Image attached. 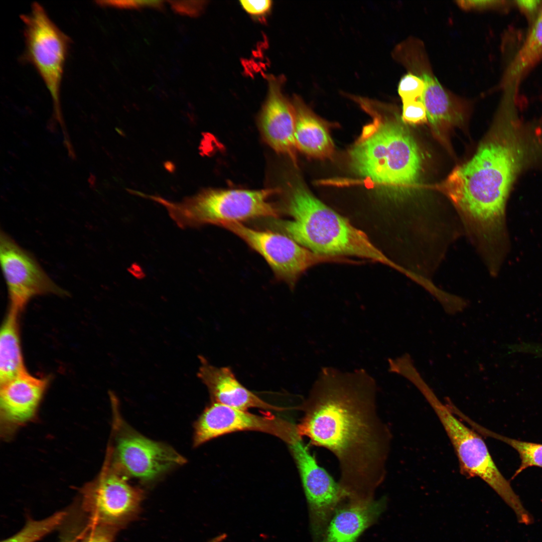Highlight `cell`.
Here are the masks:
<instances>
[{
    "label": "cell",
    "instance_id": "6da1fadb",
    "mask_svg": "<svg viewBox=\"0 0 542 542\" xmlns=\"http://www.w3.org/2000/svg\"><path fill=\"white\" fill-rule=\"evenodd\" d=\"M377 389L364 369L325 367L300 407L298 435L334 455L342 493L350 501L374 499L386 475L392 436L378 412Z\"/></svg>",
    "mask_w": 542,
    "mask_h": 542
},
{
    "label": "cell",
    "instance_id": "7a4b0ae2",
    "mask_svg": "<svg viewBox=\"0 0 542 542\" xmlns=\"http://www.w3.org/2000/svg\"><path fill=\"white\" fill-rule=\"evenodd\" d=\"M517 157L509 145L488 141L436 186L457 209L469 238L487 263L503 260L508 249L505 210Z\"/></svg>",
    "mask_w": 542,
    "mask_h": 542
},
{
    "label": "cell",
    "instance_id": "3957f363",
    "mask_svg": "<svg viewBox=\"0 0 542 542\" xmlns=\"http://www.w3.org/2000/svg\"><path fill=\"white\" fill-rule=\"evenodd\" d=\"M346 95L371 117L351 148L356 174L375 186L404 191L417 182L422 158L413 137L390 106L367 97Z\"/></svg>",
    "mask_w": 542,
    "mask_h": 542
},
{
    "label": "cell",
    "instance_id": "277c9868",
    "mask_svg": "<svg viewBox=\"0 0 542 542\" xmlns=\"http://www.w3.org/2000/svg\"><path fill=\"white\" fill-rule=\"evenodd\" d=\"M284 209L293 220H266L272 231L288 236L317 254L355 256L379 262L406 276L409 270L389 259L361 230L314 196L304 186L289 188Z\"/></svg>",
    "mask_w": 542,
    "mask_h": 542
},
{
    "label": "cell",
    "instance_id": "5b68a950",
    "mask_svg": "<svg viewBox=\"0 0 542 542\" xmlns=\"http://www.w3.org/2000/svg\"><path fill=\"white\" fill-rule=\"evenodd\" d=\"M279 190L264 189H205L197 194L174 202L158 195L144 194L162 205L180 228H197L223 222L242 223L253 219L278 218L281 209L270 201Z\"/></svg>",
    "mask_w": 542,
    "mask_h": 542
},
{
    "label": "cell",
    "instance_id": "8992f818",
    "mask_svg": "<svg viewBox=\"0 0 542 542\" xmlns=\"http://www.w3.org/2000/svg\"><path fill=\"white\" fill-rule=\"evenodd\" d=\"M437 415L454 447L463 474L485 482L512 510L515 515L525 511L510 483L500 472L483 439L457 418L430 387L421 392Z\"/></svg>",
    "mask_w": 542,
    "mask_h": 542
},
{
    "label": "cell",
    "instance_id": "52a82bcc",
    "mask_svg": "<svg viewBox=\"0 0 542 542\" xmlns=\"http://www.w3.org/2000/svg\"><path fill=\"white\" fill-rule=\"evenodd\" d=\"M20 18L25 42L21 60L31 64L42 78L52 97L55 117L62 121L61 85L71 40L38 2Z\"/></svg>",
    "mask_w": 542,
    "mask_h": 542
},
{
    "label": "cell",
    "instance_id": "ba28073f",
    "mask_svg": "<svg viewBox=\"0 0 542 542\" xmlns=\"http://www.w3.org/2000/svg\"><path fill=\"white\" fill-rule=\"evenodd\" d=\"M218 226L236 235L262 256L276 278L291 289L302 275L314 265L329 262L358 263L344 256L316 253L288 236L274 231L255 229L236 222H223Z\"/></svg>",
    "mask_w": 542,
    "mask_h": 542
},
{
    "label": "cell",
    "instance_id": "9c48e42d",
    "mask_svg": "<svg viewBox=\"0 0 542 542\" xmlns=\"http://www.w3.org/2000/svg\"><path fill=\"white\" fill-rule=\"evenodd\" d=\"M117 414L114 444L108 452L112 464L128 478L151 483L186 462L172 447L138 433Z\"/></svg>",
    "mask_w": 542,
    "mask_h": 542
},
{
    "label": "cell",
    "instance_id": "30bf717a",
    "mask_svg": "<svg viewBox=\"0 0 542 542\" xmlns=\"http://www.w3.org/2000/svg\"><path fill=\"white\" fill-rule=\"evenodd\" d=\"M128 479L112 464L108 453L97 478L83 490L82 506L92 523L120 529L137 517L144 492Z\"/></svg>",
    "mask_w": 542,
    "mask_h": 542
},
{
    "label": "cell",
    "instance_id": "8fae6325",
    "mask_svg": "<svg viewBox=\"0 0 542 542\" xmlns=\"http://www.w3.org/2000/svg\"><path fill=\"white\" fill-rule=\"evenodd\" d=\"M392 55L408 71L420 77L425 85L421 100L424 104L427 119L436 134L448 132L464 118L462 101L444 88L434 76L424 44L409 38L397 44Z\"/></svg>",
    "mask_w": 542,
    "mask_h": 542
},
{
    "label": "cell",
    "instance_id": "7c38bea8",
    "mask_svg": "<svg viewBox=\"0 0 542 542\" xmlns=\"http://www.w3.org/2000/svg\"><path fill=\"white\" fill-rule=\"evenodd\" d=\"M0 261L8 290L9 310L21 313L36 296L67 294L47 275L31 253L2 230Z\"/></svg>",
    "mask_w": 542,
    "mask_h": 542
},
{
    "label": "cell",
    "instance_id": "4fadbf2b",
    "mask_svg": "<svg viewBox=\"0 0 542 542\" xmlns=\"http://www.w3.org/2000/svg\"><path fill=\"white\" fill-rule=\"evenodd\" d=\"M308 503L313 542H320L335 509L343 500L338 482L318 463L302 438L288 444Z\"/></svg>",
    "mask_w": 542,
    "mask_h": 542
},
{
    "label": "cell",
    "instance_id": "5bb4252c",
    "mask_svg": "<svg viewBox=\"0 0 542 542\" xmlns=\"http://www.w3.org/2000/svg\"><path fill=\"white\" fill-rule=\"evenodd\" d=\"M193 446L238 431H255L277 437L289 444L298 433L296 425L274 416H259L212 402L194 425Z\"/></svg>",
    "mask_w": 542,
    "mask_h": 542
},
{
    "label": "cell",
    "instance_id": "9a60e30c",
    "mask_svg": "<svg viewBox=\"0 0 542 542\" xmlns=\"http://www.w3.org/2000/svg\"><path fill=\"white\" fill-rule=\"evenodd\" d=\"M267 94L259 116L261 133L277 153L296 161L295 111L283 93V76L268 75Z\"/></svg>",
    "mask_w": 542,
    "mask_h": 542
},
{
    "label": "cell",
    "instance_id": "2e32d148",
    "mask_svg": "<svg viewBox=\"0 0 542 542\" xmlns=\"http://www.w3.org/2000/svg\"><path fill=\"white\" fill-rule=\"evenodd\" d=\"M48 377L26 370L1 384V415L5 428H16L34 416L48 385Z\"/></svg>",
    "mask_w": 542,
    "mask_h": 542
},
{
    "label": "cell",
    "instance_id": "e0dca14e",
    "mask_svg": "<svg viewBox=\"0 0 542 542\" xmlns=\"http://www.w3.org/2000/svg\"><path fill=\"white\" fill-rule=\"evenodd\" d=\"M198 376L207 387L212 402L247 411L250 408L282 411L286 409L271 404L245 387L229 367H217L200 357Z\"/></svg>",
    "mask_w": 542,
    "mask_h": 542
},
{
    "label": "cell",
    "instance_id": "ac0fdd59",
    "mask_svg": "<svg viewBox=\"0 0 542 542\" xmlns=\"http://www.w3.org/2000/svg\"><path fill=\"white\" fill-rule=\"evenodd\" d=\"M385 498L368 502L343 501L337 507L320 542H356L378 519Z\"/></svg>",
    "mask_w": 542,
    "mask_h": 542
},
{
    "label": "cell",
    "instance_id": "d6986e66",
    "mask_svg": "<svg viewBox=\"0 0 542 542\" xmlns=\"http://www.w3.org/2000/svg\"><path fill=\"white\" fill-rule=\"evenodd\" d=\"M292 102L296 116V148L314 158L331 157L334 153V144L325 124L299 96H295Z\"/></svg>",
    "mask_w": 542,
    "mask_h": 542
},
{
    "label": "cell",
    "instance_id": "ffe728a7",
    "mask_svg": "<svg viewBox=\"0 0 542 542\" xmlns=\"http://www.w3.org/2000/svg\"><path fill=\"white\" fill-rule=\"evenodd\" d=\"M20 313L8 309L0 334V384L26 370L20 344L19 317Z\"/></svg>",
    "mask_w": 542,
    "mask_h": 542
},
{
    "label": "cell",
    "instance_id": "44dd1931",
    "mask_svg": "<svg viewBox=\"0 0 542 542\" xmlns=\"http://www.w3.org/2000/svg\"><path fill=\"white\" fill-rule=\"evenodd\" d=\"M473 427L481 434L504 442L517 452L520 459V464L513 474L512 478L528 467L536 466L542 468V444L509 438L486 429L476 423Z\"/></svg>",
    "mask_w": 542,
    "mask_h": 542
},
{
    "label": "cell",
    "instance_id": "7402d4cb",
    "mask_svg": "<svg viewBox=\"0 0 542 542\" xmlns=\"http://www.w3.org/2000/svg\"><path fill=\"white\" fill-rule=\"evenodd\" d=\"M64 511H58L48 517L28 520L17 533L1 542H36L52 532L64 521Z\"/></svg>",
    "mask_w": 542,
    "mask_h": 542
},
{
    "label": "cell",
    "instance_id": "603a6c76",
    "mask_svg": "<svg viewBox=\"0 0 542 542\" xmlns=\"http://www.w3.org/2000/svg\"><path fill=\"white\" fill-rule=\"evenodd\" d=\"M542 55V11L539 14L511 71L516 75Z\"/></svg>",
    "mask_w": 542,
    "mask_h": 542
},
{
    "label": "cell",
    "instance_id": "cb8c5ba5",
    "mask_svg": "<svg viewBox=\"0 0 542 542\" xmlns=\"http://www.w3.org/2000/svg\"><path fill=\"white\" fill-rule=\"evenodd\" d=\"M425 88L423 80L418 76L409 72L400 80L398 93L402 102L421 100Z\"/></svg>",
    "mask_w": 542,
    "mask_h": 542
},
{
    "label": "cell",
    "instance_id": "d4e9b609",
    "mask_svg": "<svg viewBox=\"0 0 542 542\" xmlns=\"http://www.w3.org/2000/svg\"><path fill=\"white\" fill-rule=\"evenodd\" d=\"M404 123L420 124L428 121L425 106L421 100L402 102L401 117Z\"/></svg>",
    "mask_w": 542,
    "mask_h": 542
},
{
    "label": "cell",
    "instance_id": "484cf974",
    "mask_svg": "<svg viewBox=\"0 0 542 542\" xmlns=\"http://www.w3.org/2000/svg\"><path fill=\"white\" fill-rule=\"evenodd\" d=\"M240 4L249 16L260 22L265 20L273 6L272 1L268 0L241 1Z\"/></svg>",
    "mask_w": 542,
    "mask_h": 542
},
{
    "label": "cell",
    "instance_id": "4316f807",
    "mask_svg": "<svg viewBox=\"0 0 542 542\" xmlns=\"http://www.w3.org/2000/svg\"><path fill=\"white\" fill-rule=\"evenodd\" d=\"M92 528L83 542H113L119 530L114 527L98 523H92Z\"/></svg>",
    "mask_w": 542,
    "mask_h": 542
},
{
    "label": "cell",
    "instance_id": "83f0119b",
    "mask_svg": "<svg viewBox=\"0 0 542 542\" xmlns=\"http://www.w3.org/2000/svg\"><path fill=\"white\" fill-rule=\"evenodd\" d=\"M98 5L102 6H109L119 8H141L143 7H152L159 10L164 8L163 1H98Z\"/></svg>",
    "mask_w": 542,
    "mask_h": 542
},
{
    "label": "cell",
    "instance_id": "f1b7e54d",
    "mask_svg": "<svg viewBox=\"0 0 542 542\" xmlns=\"http://www.w3.org/2000/svg\"><path fill=\"white\" fill-rule=\"evenodd\" d=\"M172 8L176 12L180 14L191 16L200 15L203 11L206 6L205 1H177L169 2Z\"/></svg>",
    "mask_w": 542,
    "mask_h": 542
},
{
    "label": "cell",
    "instance_id": "f546056e",
    "mask_svg": "<svg viewBox=\"0 0 542 542\" xmlns=\"http://www.w3.org/2000/svg\"><path fill=\"white\" fill-rule=\"evenodd\" d=\"M517 2L520 8L527 12L534 11L537 8L539 3L538 1L534 0L518 1Z\"/></svg>",
    "mask_w": 542,
    "mask_h": 542
},
{
    "label": "cell",
    "instance_id": "4dcf8cb0",
    "mask_svg": "<svg viewBox=\"0 0 542 542\" xmlns=\"http://www.w3.org/2000/svg\"><path fill=\"white\" fill-rule=\"evenodd\" d=\"M227 538V534L225 533L219 534L217 536L210 539L207 542H224Z\"/></svg>",
    "mask_w": 542,
    "mask_h": 542
}]
</instances>
